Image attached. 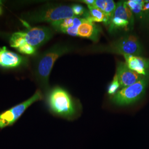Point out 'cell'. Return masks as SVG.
Returning a JSON list of instances; mask_svg holds the SVG:
<instances>
[{
	"label": "cell",
	"mask_w": 149,
	"mask_h": 149,
	"mask_svg": "<svg viewBox=\"0 0 149 149\" xmlns=\"http://www.w3.org/2000/svg\"><path fill=\"white\" fill-rule=\"evenodd\" d=\"M94 6L111 18L116 8V3L113 0H95Z\"/></svg>",
	"instance_id": "15"
},
{
	"label": "cell",
	"mask_w": 149,
	"mask_h": 149,
	"mask_svg": "<svg viewBox=\"0 0 149 149\" xmlns=\"http://www.w3.org/2000/svg\"><path fill=\"white\" fill-rule=\"evenodd\" d=\"M127 5L133 13L134 17L138 20L143 21V6L144 1L142 0H129L125 1Z\"/></svg>",
	"instance_id": "16"
},
{
	"label": "cell",
	"mask_w": 149,
	"mask_h": 149,
	"mask_svg": "<svg viewBox=\"0 0 149 149\" xmlns=\"http://www.w3.org/2000/svg\"><path fill=\"white\" fill-rule=\"evenodd\" d=\"M143 21H147L149 19V0L144 1L143 6Z\"/></svg>",
	"instance_id": "20"
},
{
	"label": "cell",
	"mask_w": 149,
	"mask_h": 149,
	"mask_svg": "<svg viewBox=\"0 0 149 149\" xmlns=\"http://www.w3.org/2000/svg\"><path fill=\"white\" fill-rule=\"evenodd\" d=\"M27 57L8 50L6 47L0 48V68L4 69H16L28 66Z\"/></svg>",
	"instance_id": "9"
},
{
	"label": "cell",
	"mask_w": 149,
	"mask_h": 149,
	"mask_svg": "<svg viewBox=\"0 0 149 149\" xmlns=\"http://www.w3.org/2000/svg\"><path fill=\"white\" fill-rule=\"evenodd\" d=\"M94 52L108 53L118 55L140 56L143 47L138 38L133 34H127L106 45L96 46L91 50Z\"/></svg>",
	"instance_id": "4"
},
{
	"label": "cell",
	"mask_w": 149,
	"mask_h": 149,
	"mask_svg": "<svg viewBox=\"0 0 149 149\" xmlns=\"http://www.w3.org/2000/svg\"><path fill=\"white\" fill-rule=\"evenodd\" d=\"M124 58L125 64L130 69L145 77L149 74V59L132 55H124Z\"/></svg>",
	"instance_id": "12"
},
{
	"label": "cell",
	"mask_w": 149,
	"mask_h": 149,
	"mask_svg": "<svg viewBox=\"0 0 149 149\" xmlns=\"http://www.w3.org/2000/svg\"><path fill=\"white\" fill-rule=\"evenodd\" d=\"M44 95L46 107L54 116L67 120H72L77 116L79 105L68 91L55 86L49 88Z\"/></svg>",
	"instance_id": "2"
},
{
	"label": "cell",
	"mask_w": 149,
	"mask_h": 149,
	"mask_svg": "<svg viewBox=\"0 0 149 149\" xmlns=\"http://www.w3.org/2000/svg\"><path fill=\"white\" fill-rule=\"evenodd\" d=\"M84 18L71 17L50 24L54 32L63 33L72 37H78V28Z\"/></svg>",
	"instance_id": "10"
},
{
	"label": "cell",
	"mask_w": 149,
	"mask_h": 149,
	"mask_svg": "<svg viewBox=\"0 0 149 149\" xmlns=\"http://www.w3.org/2000/svg\"><path fill=\"white\" fill-rule=\"evenodd\" d=\"M148 77H144L132 85L119 90L111 97V101L118 106H127L139 101L146 90Z\"/></svg>",
	"instance_id": "5"
},
{
	"label": "cell",
	"mask_w": 149,
	"mask_h": 149,
	"mask_svg": "<svg viewBox=\"0 0 149 149\" xmlns=\"http://www.w3.org/2000/svg\"><path fill=\"white\" fill-rule=\"evenodd\" d=\"M21 17L23 21L29 23L48 22L51 24L75 16L70 6L47 3L36 10L22 13Z\"/></svg>",
	"instance_id": "3"
},
{
	"label": "cell",
	"mask_w": 149,
	"mask_h": 149,
	"mask_svg": "<svg viewBox=\"0 0 149 149\" xmlns=\"http://www.w3.org/2000/svg\"><path fill=\"white\" fill-rule=\"evenodd\" d=\"M43 95L42 91L37 90L27 100L0 113V130L14 125L29 107L43 99Z\"/></svg>",
	"instance_id": "6"
},
{
	"label": "cell",
	"mask_w": 149,
	"mask_h": 149,
	"mask_svg": "<svg viewBox=\"0 0 149 149\" xmlns=\"http://www.w3.org/2000/svg\"><path fill=\"white\" fill-rule=\"evenodd\" d=\"M88 8V15L85 18L87 20L92 22H103L107 26L111 18L105 15L101 10L93 6H87Z\"/></svg>",
	"instance_id": "14"
},
{
	"label": "cell",
	"mask_w": 149,
	"mask_h": 149,
	"mask_svg": "<svg viewBox=\"0 0 149 149\" xmlns=\"http://www.w3.org/2000/svg\"><path fill=\"white\" fill-rule=\"evenodd\" d=\"M111 33L120 31H132L125 9V2L119 1L116 3V8L113 15L111 18L107 26Z\"/></svg>",
	"instance_id": "8"
},
{
	"label": "cell",
	"mask_w": 149,
	"mask_h": 149,
	"mask_svg": "<svg viewBox=\"0 0 149 149\" xmlns=\"http://www.w3.org/2000/svg\"><path fill=\"white\" fill-rule=\"evenodd\" d=\"M19 32L26 43L37 49L47 43L54 34L53 29L46 26L31 27Z\"/></svg>",
	"instance_id": "7"
},
{
	"label": "cell",
	"mask_w": 149,
	"mask_h": 149,
	"mask_svg": "<svg viewBox=\"0 0 149 149\" xmlns=\"http://www.w3.org/2000/svg\"><path fill=\"white\" fill-rule=\"evenodd\" d=\"M71 6L75 17L79 18H81V17H82V18H85L88 16V11L86 10L84 6L79 4H74Z\"/></svg>",
	"instance_id": "18"
},
{
	"label": "cell",
	"mask_w": 149,
	"mask_h": 149,
	"mask_svg": "<svg viewBox=\"0 0 149 149\" xmlns=\"http://www.w3.org/2000/svg\"><path fill=\"white\" fill-rule=\"evenodd\" d=\"M120 88H121V87L118 79L117 76V74H115L111 83L108 87V90H107L108 94L109 96L112 97L114 96L118 91L119 90Z\"/></svg>",
	"instance_id": "19"
},
{
	"label": "cell",
	"mask_w": 149,
	"mask_h": 149,
	"mask_svg": "<svg viewBox=\"0 0 149 149\" xmlns=\"http://www.w3.org/2000/svg\"><path fill=\"white\" fill-rule=\"evenodd\" d=\"M116 74L122 88L132 85L145 77L130 69L125 63L122 61L118 63Z\"/></svg>",
	"instance_id": "11"
},
{
	"label": "cell",
	"mask_w": 149,
	"mask_h": 149,
	"mask_svg": "<svg viewBox=\"0 0 149 149\" xmlns=\"http://www.w3.org/2000/svg\"><path fill=\"white\" fill-rule=\"evenodd\" d=\"M80 2L85 3L87 6H93L95 4V0H82V1H80Z\"/></svg>",
	"instance_id": "21"
},
{
	"label": "cell",
	"mask_w": 149,
	"mask_h": 149,
	"mask_svg": "<svg viewBox=\"0 0 149 149\" xmlns=\"http://www.w3.org/2000/svg\"><path fill=\"white\" fill-rule=\"evenodd\" d=\"M2 2L1 1H0V16H1L2 14H3V8H2Z\"/></svg>",
	"instance_id": "22"
},
{
	"label": "cell",
	"mask_w": 149,
	"mask_h": 149,
	"mask_svg": "<svg viewBox=\"0 0 149 149\" xmlns=\"http://www.w3.org/2000/svg\"><path fill=\"white\" fill-rule=\"evenodd\" d=\"M74 48L70 43L60 42L35 57L33 63V74L43 95L50 88L49 77L56 61L64 55L74 52Z\"/></svg>",
	"instance_id": "1"
},
{
	"label": "cell",
	"mask_w": 149,
	"mask_h": 149,
	"mask_svg": "<svg viewBox=\"0 0 149 149\" xmlns=\"http://www.w3.org/2000/svg\"><path fill=\"white\" fill-rule=\"evenodd\" d=\"M101 29L94 22L84 19L78 28V37L91 39L93 42H97Z\"/></svg>",
	"instance_id": "13"
},
{
	"label": "cell",
	"mask_w": 149,
	"mask_h": 149,
	"mask_svg": "<svg viewBox=\"0 0 149 149\" xmlns=\"http://www.w3.org/2000/svg\"><path fill=\"white\" fill-rule=\"evenodd\" d=\"M16 50L20 53L28 56H34L37 52V48L32 47L27 43L22 44L20 47L17 48Z\"/></svg>",
	"instance_id": "17"
}]
</instances>
